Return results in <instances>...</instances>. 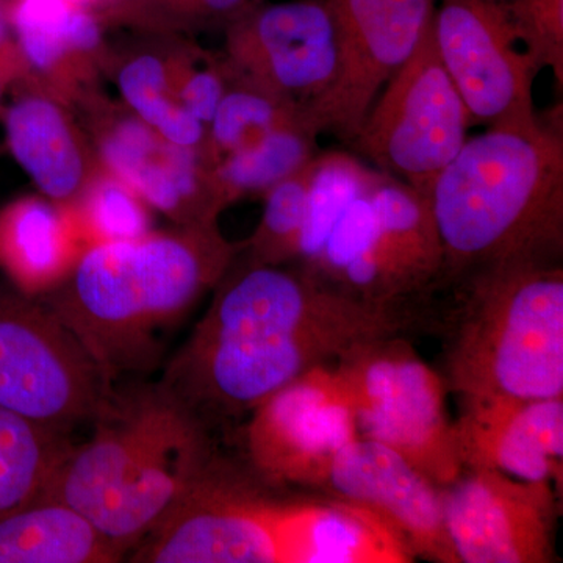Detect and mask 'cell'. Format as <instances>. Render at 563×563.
<instances>
[{
    "mask_svg": "<svg viewBox=\"0 0 563 563\" xmlns=\"http://www.w3.org/2000/svg\"><path fill=\"white\" fill-rule=\"evenodd\" d=\"M417 306L380 307L331 290L299 266L232 263L158 384L209 428L251 413L291 380L369 340L404 335Z\"/></svg>",
    "mask_w": 563,
    "mask_h": 563,
    "instance_id": "1",
    "label": "cell"
},
{
    "mask_svg": "<svg viewBox=\"0 0 563 563\" xmlns=\"http://www.w3.org/2000/svg\"><path fill=\"white\" fill-rule=\"evenodd\" d=\"M217 221L146 233L122 242H96L41 301L117 383L150 372L166 332L213 290L242 254Z\"/></svg>",
    "mask_w": 563,
    "mask_h": 563,
    "instance_id": "2",
    "label": "cell"
},
{
    "mask_svg": "<svg viewBox=\"0 0 563 563\" xmlns=\"http://www.w3.org/2000/svg\"><path fill=\"white\" fill-rule=\"evenodd\" d=\"M442 284L514 263H562V103L528 124L488 125L433 180Z\"/></svg>",
    "mask_w": 563,
    "mask_h": 563,
    "instance_id": "3",
    "label": "cell"
},
{
    "mask_svg": "<svg viewBox=\"0 0 563 563\" xmlns=\"http://www.w3.org/2000/svg\"><path fill=\"white\" fill-rule=\"evenodd\" d=\"M217 459L131 553L141 563H369L383 529L331 498H279Z\"/></svg>",
    "mask_w": 563,
    "mask_h": 563,
    "instance_id": "4",
    "label": "cell"
},
{
    "mask_svg": "<svg viewBox=\"0 0 563 563\" xmlns=\"http://www.w3.org/2000/svg\"><path fill=\"white\" fill-rule=\"evenodd\" d=\"M92 424L44 498L87 517L125 558L218 457L209 428L158 385L117 391Z\"/></svg>",
    "mask_w": 563,
    "mask_h": 563,
    "instance_id": "5",
    "label": "cell"
},
{
    "mask_svg": "<svg viewBox=\"0 0 563 563\" xmlns=\"http://www.w3.org/2000/svg\"><path fill=\"white\" fill-rule=\"evenodd\" d=\"M443 372L461 399L562 398V263H514L451 282Z\"/></svg>",
    "mask_w": 563,
    "mask_h": 563,
    "instance_id": "6",
    "label": "cell"
},
{
    "mask_svg": "<svg viewBox=\"0 0 563 563\" xmlns=\"http://www.w3.org/2000/svg\"><path fill=\"white\" fill-rule=\"evenodd\" d=\"M333 369L361 439L398 451L439 487L462 473L442 374L422 361L406 336L357 344L333 362Z\"/></svg>",
    "mask_w": 563,
    "mask_h": 563,
    "instance_id": "7",
    "label": "cell"
},
{
    "mask_svg": "<svg viewBox=\"0 0 563 563\" xmlns=\"http://www.w3.org/2000/svg\"><path fill=\"white\" fill-rule=\"evenodd\" d=\"M114 384L40 298L0 290V407L68 435L113 402Z\"/></svg>",
    "mask_w": 563,
    "mask_h": 563,
    "instance_id": "8",
    "label": "cell"
},
{
    "mask_svg": "<svg viewBox=\"0 0 563 563\" xmlns=\"http://www.w3.org/2000/svg\"><path fill=\"white\" fill-rule=\"evenodd\" d=\"M462 96L444 69L432 24L374 101L351 146L373 168L428 196L468 139Z\"/></svg>",
    "mask_w": 563,
    "mask_h": 563,
    "instance_id": "9",
    "label": "cell"
},
{
    "mask_svg": "<svg viewBox=\"0 0 563 563\" xmlns=\"http://www.w3.org/2000/svg\"><path fill=\"white\" fill-rule=\"evenodd\" d=\"M250 415L243 442L251 474L276 490H318L335 454L358 439L350 399L331 365L291 380Z\"/></svg>",
    "mask_w": 563,
    "mask_h": 563,
    "instance_id": "10",
    "label": "cell"
},
{
    "mask_svg": "<svg viewBox=\"0 0 563 563\" xmlns=\"http://www.w3.org/2000/svg\"><path fill=\"white\" fill-rule=\"evenodd\" d=\"M340 44L339 74L303 109L318 133L351 144L385 84L420 46L437 0H325Z\"/></svg>",
    "mask_w": 563,
    "mask_h": 563,
    "instance_id": "11",
    "label": "cell"
},
{
    "mask_svg": "<svg viewBox=\"0 0 563 563\" xmlns=\"http://www.w3.org/2000/svg\"><path fill=\"white\" fill-rule=\"evenodd\" d=\"M443 523L459 563H551L561 493L488 468L465 466L440 487Z\"/></svg>",
    "mask_w": 563,
    "mask_h": 563,
    "instance_id": "12",
    "label": "cell"
},
{
    "mask_svg": "<svg viewBox=\"0 0 563 563\" xmlns=\"http://www.w3.org/2000/svg\"><path fill=\"white\" fill-rule=\"evenodd\" d=\"M229 69L306 109L335 80L339 33L325 0L257 2L225 25Z\"/></svg>",
    "mask_w": 563,
    "mask_h": 563,
    "instance_id": "13",
    "label": "cell"
},
{
    "mask_svg": "<svg viewBox=\"0 0 563 563\" xmlns=\"http://www.w3.org/2000/svg\"><path fill=\"white\" fill-rule=\"evenodd\" d=\"M433 40L472 124H528L537 118L529 55L493 0H437Z\"/></svg>",
    "mask_w": 563,
    "mask_h": 563,
    "instance_id": "14",
    "label": "cell"
},
{
    "mask_svg": "<svg viewBox=\"0 0 563 563\" xmlns=\"http://www.w3.org/2000/svg\"><path fill=\"white\" fill-rule=\"evenodd\" d=\"M317 492L372 510L401 533L415 558L459 563L439 485L398 451L358 437L335 454Z\"/></svg>",
    "mask_w": 563,
    "mask_h": 563,
    "instance_id": "15",
    "label": "cell"
},
{
    "mask_svg": "<svg viewBox=\"0 0 563 563\" xmlns=\"http://www.w3.org/2000/svg\"><path fill=\"white\" fill-rule=\"evenodd\" d=\"M461 401L454 433L463 468L496 470L562 488L563 396Z\"/></svg>",
    "mask_w": 563,
    "mask_h": 563,
    "instance_id": "16",
    "label": "cell"
},
{
    "mask_svg": "<svg viewBox=\"0 0 563 563\" xmlns=\"http://www.w3.org/2000/svg\"><path fill=\"white\" fill-rule=\"evenodd\" d=\"M101 157L111 177L180 225L207 224L220 217L222 206L206 155L163 140L135 114L103 132Z\"/></svg>",
    "mask_w": 563,
    "mask_h": 563,
    "instance_id": "17",
    "label": "cell"
},
{
    "mask_svg": "<svg viewBox=\"0 0 563 563\" xmlns=\"http://www.w3.org/2000/svg\"><path fill=\"white\" fill-rule=\"evenodd\" d=\"M5 135L14 161L47 199L69 202L87 190L88 163L79 133L49 96H18L5 111Z\"/></svg>",
    "mask_w": 563,
    "mask_h": 563,
    "instance_id": "18",
    "label": "cell"
},
{
    "mask_svg": "<svg viewBox=\"0 0 563 563\" xmlns=\"http://www.w3.org/2000/svg\"><path fill=\"white\" fill-rule=\"evenodd\" d=\"M80 252L73 221L51 199L29 196L0 209V269L18 291L46 295Z\"/></svg>",
    "mask_w": 563,
    "mask_h": 563,
    "instance_id": "19",
    "label": "cell"
},
{
    "mask_svg": "<svg viewBox=\"0 0 563 563\" xmlns=\"http://www.w3.org/2000/svg\"><path fill=\"white\" fill-rule=\"evenodd\" d=\"M122 555L68 504L43 498L0 518V563H113Z\"/></svg>",
    "mask_w": 563,
    "mask_h": 563,
    "instance_id": "20",
    "label": "cell"
},
{
    "mask_svg": "<svg viewBox=\"0 0 563 563\" xmlns=\"http://www.w3.org/2000/svg\"><path fill=\"white\" fill-rule=\"evenodd\" d=\"M74 444L0 407V518L40 501Z\"/></svg>",
    "mask_w": 563,
    "mask_h": 563,
    "instance_id": "21",
    "label": "cell"
},
{
    "mask_svg": "<svg viewBox=\"0 0 563 563\" xmlns=\"http://www.w3.org/2000/svg\"><path fill=\"white\" fill-rule=\"evenodd\" d=\"M318 133L309 122L276 129L251 146L224 155L211 166V180L221 206L243 196L265 195L298 172L320 152Z\"/></svg>",
    "mask_w": 563,
    "mask_h": 563,
    "instance_id": "22",
    "label": "cell"
},
{
    "mask_svg": "<svg viewBox=\"0 0 563 563\" xmlns=\"http://www.w3.org/2000/svg\"><path fill=\"white\" fill-rule=\"evenodd\" d=\"M9 20L22 57L40 73H51L68 55L88 54L102 43L98 16L68 0H18Z\"/></svg>",
    "mask_w": 563,
    "mask_h": 563,
    "instance_id": "23",
    "label": "cell"
},
{
    "mask_svg": "<svg viewBox=\"0 0 563 563\" xmlns=\"http://www.w3.org/2000/svg\"><path fill=\"white\" fill-rule=\"evenodd\" d=\"M118 90L132 113L163 140L206 154L207 128L180 106L168 66L157 55L140 54L125 63Z\"/></svg>",
    "mask_w": 563,
    "mask_h": 563,
    "instance_id": "24",
    "label": "cell"
},
{
    "mask_svg": "<svg viewBox=\"0 0 563 563\" xmlns=\"http://www.w3.org/2000/svg\"><path fill=\"white\" fill-rule=\"evenodd\" d=\"M299 122H309L301 106L232 76L207 128V161L213 166L224 155L251 146L276 129Z\"/></svg>",
    "mask_w": 563,
    "mask_h": 563,
    "instance_id": "25",
    "label": "cell"
},
{
    "mask_svg": "<svg viewBox=\"0 0 563 563\" xmlns=\"http://www.w3.org/2000/svg\"><path fill=\"white\" fill-rule=\"evenodd\" d=\"M383 176L379 169L366 165L350 152L320 151L296 265L302 266L312 261L346 207L373 188Z\"/></svg>",
    "mask_w": 563,
    "mask_h": 563,
    "instance_id": "26",
    "label": "cell"
},
{
    "mask_svg": "<svg viewBox=\"0 0 563 563\" xmlns=\"http://www.w3.org/2000/svg\"><path fill=\"white\" fill-rule=\"evenodd\" d=\"M318 154L263 195L262 220L251 239L242 243L246 261L263 265H288L298 261Z\"/></svg>",
    "mask_w": 563,
    "mask_h": 563,
    "instance_id": "27",
    "label": "cell"
},
{
    "mask_svg": "<svg viewBox=\"0 0 563 563\" xmlns=\"http://www.w3.org/2000/svg\"><path fill=\"white\" fill-rule=\"evenodd\" d=\"M537 70H553L563 87V0H493Z\"/></svg>",
    "mask_w": 563,
    "mask_h": 563,
    "instance_id": "28",
    "label": "cell"
},
{
    "mask_svg": "<svg viewBox=\"0 0 563 563\" xmlns=\"http://www.w3.org/2000/svg\"><path fill=\"white\" fill-rule=\"evenodd\" d=\"M258 0H118L103 13L151 27H206L239 18Z\"/></svg>",
    "mask_w": 563,
    "mask_h": 563,
    "instance_id": "29",
    "label": "cell"
},
{
    "mask_svg": "<svg viewBox=\"0 0 563 563\" xmlns=\"http://www.w3.org/2000/svg\"><path fill=\"white\" fill-rule=\"evenodd\" d=\"M81 217L98 242H122L150 233L146 203L114 177L88 185Z\"/></svg>",
    "mask_w": 563,
    "mask_h": 563,
    "instance_id": "30",
    "label": "cell"
},
{
    "mask_svg": "<svg viewBox=\"0 0 563 563\" xmlns=\"http://www.w3.org/2000/svg\"><path fill=\"white\" fill-rule=\"evenodd\" d=\"M231 80L232 73L225 62L188 69L181 77L179 90H176L177 99L192 118L209 128Z\"/></svg>",
    "mask_w": 563,
    "mask_h": 563,
    "instance_id": "31",
    "label": "cell"
},
{
    "mask_svg": "<svg viewBox=\"0 0 563 563\" xmlns=\"http://www.w3.org/2000/svg\"><path fill=\"white\" fill-rule=\"evenodd\" d=\"M24 66H27V63L22 57L18 43L9 38L0 41V103L11 84L20 79Z\"/></svg>",
    "mask_w": 563,
    "mask_h": 563,
    "instance_id": "32",
    "label": "cell"
},
{
    "mask_svg": "<svg viewBox=\"0 0 563 563\" xmlns=\"http://www.w3.org/2000/svg\"><path fill=\"white\" fill-rule=\"evenodd\" d=\"M9 13L0 7V41L7 40V32H9Z\"/></svg>",
    "mask_w": 563,
    "mask_h": 563,
    "instance_id": "33",
    "label": "cell"
},
{
    "mask_svg": "<svg viewBox=\"0 0 563 563\" xmlns=\"http://www.w3.org/2000/svg\"><path fill=\"white\" fill-rule=\"evenodd\" d=\"M118 0H92L90 10L92 13H95V9L99 10H107L109 7L113 5V3H117Z\"/></svg>",
    "mask_w": 563,
    "mask_h": 563,
    "instance_id": "34",
    "label": "cell"
}]
</instances>
